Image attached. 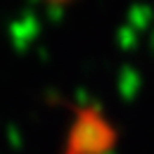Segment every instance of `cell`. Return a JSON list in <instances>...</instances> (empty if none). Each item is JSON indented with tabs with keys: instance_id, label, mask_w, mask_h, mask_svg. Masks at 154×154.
<instances>
[{
	"instance_id": "1",
	"label": "cell",
	"mask_w": 154,
	"mask_h": 154,
	"mask_svg": "<svg viewBox=\"0 0 154 154\" xmlns=\"http://www.w3.org/2000/svg\"><path fill=\"white\" fill-rule=\"evenodd\" d=\"M119 142V131L95 104L74 107L62 154H109Z\"/></svg>"
}]
</instances>
